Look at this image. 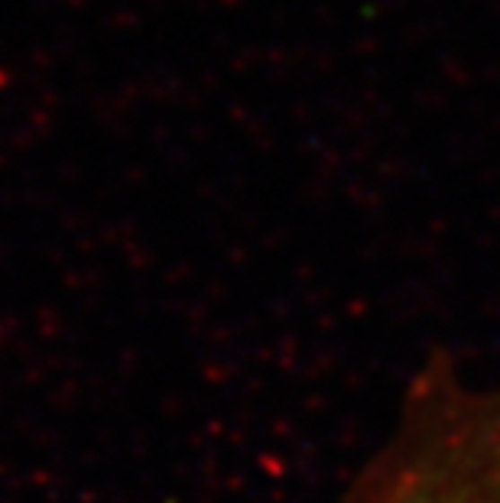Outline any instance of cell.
<instances>
[{
    "mask_svg": "<svg viewBox=\"0 0 500 503\" xmlns=\"http://www.w3.org/2000/svg\"><path fill=\"white\" fill-rule=\"evenodd\" d=\"M10 85V75H7V69H0V91Z\"/></svg>",
    "mask_w": 500,
    "mask_h": 503,
    "instance_id": "obj_2",
    "label": "cell"
},
{
    "mask_svg": "<svg viewBox=\"0 0 500 503\" xmlns=\"http://www.w3.org/2000/svg\"><path fill=\"white\" fill-rule=\"evenodd\" d=\"M345 503H500V384L471 386L433 351Z\"/></svg>",
    "mask_w": 500,
    "mask_h": 503,
    "instance_id": "obj_1",
    "label": "cell"
}]
</instances>
